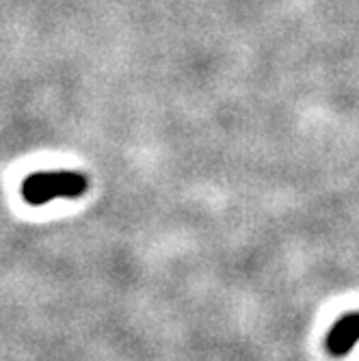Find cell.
I'll use <instances>...</instances> for the list:
<instances>
[{"label":"cell","mask_w":359,"mask_h":361,"mask_svg":"<svg viewBox=\"0 0 359 361\" xmlns=\"http://www.w3.org/2000/svg\"><path fill=\"white\" fill-rule=\"evenodd\" d=\"M85 188H87V180L80 173H72V171L48 173V171H44V173L30 176L24 182L22 195L28 204L42 206L52 200H59V197H78Z\"/></svg>","instance_id":"1"},{"label":"cell","mask_w":359,"mask_h":361,"mask_svg":"<svg viewBox=\"0 0 359 361\" xmlns=\"http://www.w3.org/2000/svg\"><path fill=\"white\" fill-rule=\"evenodd\" d=\"M359 340V312L340 318L327 338V348L331 355H346L351 346Z\"/></svg>","instance_id":"2"}]
</instances>
